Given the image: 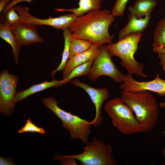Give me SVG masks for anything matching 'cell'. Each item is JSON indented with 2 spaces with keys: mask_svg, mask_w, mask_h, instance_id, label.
Segmentation results:
<instances>
[{
  "mask_svg": "<svg viewBox=\"0 0 165 165\" xmlns=\"http://www.w3.org/2000/svg\"><path fill=\"white\" fill-rule=\"evenodd\" d=\"M114 17L108 9L91 10L77 17L68 29L71 37L87 40L102 46L112 43L113 37L108 30Z\"/></svg>",
  "mask_w": 165,
  "mask_h": 165,
  "instance_id": "obj_1",
  "label": "cell"
},
{
  "mask_svg": "<svg viewBox=\"0 0 165 165\" xmlns=\"http://www.w3.org/2000/svg\"><path fill=\"white\" fill-rule=\"evenodd\" d=\"M120 99L135 115L141 133L153 130L158 120L159 111L154 96L148 90L130 92L122 90Z\"/></svg>",
  "mask_w": 165,
  "mask_h": 165,
  "instance_id": "obj_2",
  "label": "cell"
},
{
  "mask_svg": "<svg viewBox=\"0 0 165 165\" xmlns=\"http://www.w3.org/2000/svg\"><path fill=\"white\" fill-rule=\"evenodd\" d=\"M142 35L140 33L131 34L116 43L106 46L112 57L116 56L120 58L121 65L128 73L145 78L148 76L143 72L144 65L137 61L134 57Z\"/></svg>",
  "mask_w": 165,
  "mask_h": 165,
  "instance_id": "obj_3",
  "label": "cell"
},
{
  "mask_svg": "<svg viewBox=\"0 0 165 165\" xmlns=\"http://www.w3.org/2000/svg\"><path fill=\"white\" fill-rule=\"evenodd\" d=\"M42 102L47 108L52 111L61 121V125L70 133L71 139H78L86 144L91 133L90 125L86 120L60 108L58 102L53 97L43 98Z\"/></svg>",
  "mask_w": 165,
  "mask_h": 165,
  "instance_id": "obj_4",
  "label": "cell"
},
{
  "mask_svg": "<svg viewBox=\"0 0 165 165\" xmlns=\"http://www.w3.org/2000/svg\"><path fill=\"white\" fill-rule=\"evenodd\" d=\"M80 154L67 155H61L53 156L54 160L73 158L78 160L82 165H116L117 161L113 157L111 146L105 145L103 141L94 138L87 142Z\"/></svg>",
  "mask_w": 165,
  "mask_h": 165,
  "instance_id": "obj_5",
  "label": "cell"
},
{
  "mask_svg": "<svg viewBox=\"0 0 165 165\" xmlns=\"http://www.w3.org/2000/svg\"><path fill=\"white\" fill-rule=\"evenodd\" d=\"M104 109L114 126L123 134L130 135L141 133L133 112L120 98L115 97L108 100Z\"/></svg>",
  "mask_w": 165,
  "mask_h": 165,
  "instance_id": "obj_6",
  "label": "cell"
},
{
  "mask_svg": "<svg viewBox=\"0 0 165 165\" xmlns=\"http://www.w3.org/2000/svg\"><path fill=\"white\" fill-rule=\"evenodd\" d=\"M112 57L106 45L102 46L94 61L88 75L89 79L95 81L99 77L105 75L110 77L116 83H123L125 75L118 69L112 61Z\"/></svg>",
  "mask_w": 165,
  "mask_h": 165,
  "instance_id": "obj_7",
  "label": "cell"
},
{
  "mask_svg": "<svg viewBox=\"0 0 165 165\" xmlns=\"http://www.w3.org/2000/svg\"><path fill=\"white\" fill-rule=\"evenodd\" d=\"M5 69L0 73V112L9 116L13 111L16 102L15 95L18 76Z\"/></svg>",
  "mask_w": 165,
  "mask_h": 165,
  "instance_id": "obj_8",
  "label": "cell"
},
{
  "mask_svg": "<svg viewBox=\"0 0 165 165\" xmlns=\"http://www.w3.org/2000/svg\"><path fill=\"white\" fill-rule=\"evenodd\" d=\"M16 10L20 16L19 21L22 23L39 25L49 26L58 29L68 28L77 18L73 13L64 14L60 16L46 19L37 18L31 15L29 8L24 6H16Z\"/></svg>",
  "mask_w": 165,
  "mask_h": 165,
  "instance_id": "obj_9",
  "label": "cell"
},
{
  "mask_svg": "<svg viewBox=\"0 0 165 165\" xmlns=\"http://www.w3.org/2000/svg\"><path fill=\"white\" fill-rule=\"evenodd\" d=\"M157 73L156 78L149 81L138 82L128 73L125 75L123 82L119 86L121 90L130 92L148 90L157 93L160 97L165 95V80L160 78Z\"/></svg>",
  "mask_w": 165,
  "mask_h": 165,
  "instance_id": "obj_10",
  "label": "cell"
},
{
  "mask_svg": "<svg viewBox=\"0 0 165 165\" xmlns=\"http://www.w3.org/2000/svg\"><path fill=\"white\" fill-rule=\"evenodd\" d=\"M70 82L73 85L83 89L89 96L95 106L96 115L94 119L89 123L90 125H93L94 127H97L102 122L101 108L104 102L109 97L108 90L105 87L94 88L77 79L72 80Z\"/></svg>",
  "mask_w": 165,
  "mask_h": 165,
  "instance_id": "obj_11",
  "label": "cell"
},
{
  "mask_svg": "<svg viewBox=\"0 0 165 165\" xmlns=\"http://www.w3.org/2000/svg\"><path fill=\"white\" fill-rule=\"evenodd\" d=\"M14 36L19 45H31L44 41L38 33L36 26L20 22L10 25Z\"/></svg>",
  "mask_w": 165,
  "mask_h": 165,
  "instance_id": "obj_12",
  "label": "cell"
},
{
  "mask_svg": "<svg viewBox=\"0 0 165 165\" xmlns=\"http://www.w3.org/2000/svg\"><path fill=\"white\" fill-rule=\"evenodd\" d=\"M101 47L93 44L86 51L69 58L62 70L63 79L68 76L76 67L88 61H94L98 55Z\"/></svg>",
  "mask_w": 165,
  "mask_h": 165,
  "instance_id": "obj_13",
  "label": "cell"
},
{
  "mask_svg": "<svg viewBox=\"0 0 165 165\" xmlns=\"http://www.w3.org/2000/svg\"><path fill=\"white\" fill-rule=\"evenodd\" d=\"M150 17L151 14H148L145 16L144 18H138L130 13L128 16L127 24L119 32V40L131 34L142 33L147 28Z\"/></svg>",
  "mask_w": 165,
  "mask_h": 165,
  "instance_id": "obj_14",
  "label": "cell"
},
{
  "mask_svg": "<svg viewBox=\"0 0 165 165\" xmlns=\"http://www.w3.org/2000/svg\"><path fill=\"white\" fill-rule=\"evenodd\" d=\"M103 0H80L79 7L70 9L56 8L54 10L58 12H69L77 17L84 15L90 11L101 9V3Z\"/></svg>",
  "mask_w": 165,
  "mask_h": 165,
  "instance_id": "obj_15",
  "label": "cell"
},
{
  "mask_svg": "<svg viewBox=\"0 0 165 165\" xmlns=\"http://www.w3.org/2000/svg\"><path fill=\"white\" fill-rule=\"evenodd\" d=\"M0 37L12 47L15 63L17 64L21 46L16 41L9 25L4 22L0 23Z\"/></svg>",
  "mask_w": 165,
  "mask_h": 165,
  "instance_id": "obj_16",
  "label": "cell"
},
{
  "mask_svg": "<svg viewBox=\"0 0 165 165\" xmlns=\"http://www.w3.org/2000/svg\"><path fill=\"white\" fill-rule=\"evenodd\" d=\"M156 0H137L133 6L128 7L130 13L138 18L151 14V13L157 4Z\"/></svg>",
  "mask_w": 165,
  "mask_h": 165,
  "instance_id": "obj_17",
  "label": "cell"
},
{
  "mask_svg": "<svg viewBox=\"0 0 165 165\" xmlns=\"http://www.w3.org/2000/svg\"><path fill=\"white\" fill-rule=\"evenodd\" d=\"M60 80L53 79L48 82L45 81L42 83L32 85L28 89L20 92L16 91L15 98L16 102L26 99L28 97L35 93L46 89L56 87L60 82Z\"/></svg>",
  "mask_w": 165,
  "mask_h": 165,
  "instance_id": "obj_18",
  "label": "cell"
},
{
  "mask_svg": "<svg viewBox=\"0 0 165 165\" xmlns=\"http://www.w3.org/2000/svg\"><path fill=\"white\" fill-rule=\"evenodd\" d=\"M94 61L91 60L88 61L75 68L68 76L60 80V83L56 86V87L66 84L76 77L88 75L90 73Z\"/></svg>",
  "mask_w": 165,
  "mask_h": 165,
  "instance_id": "obj_19",
  "label": "cell"
},
{
  "mask_svg": "<svg viewBox=\"0 0 165 165\" xmlns=\"http://www.w3.org/2000/svg\"><path fill=\"white\" fill-rule=\"evenodd\" d=\"M93 44L84 39L73 38L71 36L69 41V58L89 49Z\"/></svg>",
  "mask_w": 165,
  "mask_h": 165,
  "instance_id": "obj_20",
  "label": "cell"
},
{
  "mask_svg": "<svg viewBox=\"0 0 165 165\" xmlns=\"http://www.w3.org/2000/svg\"><path fill=\"white\" fill-rule=\"evenodd\" d=\"M153 48H165V18L160 20L157 24L153 32Z\"/></svg>",
  "mask_w": 165,
  "mask_h": 165,
  "instance_id": "obj_21",
  "label": "cell"
},
{
  "mask_svg": "<svg viewBox=\"0 0 165 165\" xmlns=\"http://www.w3.org/2000/svg\"><path fill=\"white\" fill-rule=\"evenodd\" d=\"M63 32L64 38V47L62 54V59L61 63L57 68L52 71L51 76L53 77L56 73L62 70L68 60L69 56V41L71 33L68 28L63 30Z\"/></svg>",
  "mask_w": 165,
  "mask_h": 165,
  "instance_id": "obj_22",
  "label": "cell"
},
{
  "mask_svg": "<svg viewBox=\"0 0 165 165\" xmlns=\"http://www.w3.org/2000/svg\"><path fill=\"white\" fill-rule=\"evenodd\" d=\"M14 6L8 10L4 14L1 16L3 22L10 25L17 24L19 22L20 16L16 10Z\"/></svg>",
  "mask_w": 165,
  "mask_h": 165,
  "instance_id": "obj_23",
  "label": "cell"
},
{
  "mask_svg": "<svg viewBox=\"0 0 165 165\" xmlns=\"http://www.w3.org/2000/svg\"><path fill=\"white\" fill-rule=\"evenodd\" d=\"M24 132H36L41 135L45 134V131L43 128L36 126L29 119H28L26 120L24 126L18 131V133L19 134H22Z\"/></svg>",
  "mask_w": 165,
  "mask_h": 165,
  "instance_id": "obj_24",
  "label": "cell"
},
{
  "mask_svg": "<svg viewBox=\"0 0 165 165\" xmlns=\"http://www.w3.org/2000/svg\"><path fill=\"white\" fill-rule=\"evenodd\" d=\"M129 0H117L115 2L111 11L114 16H122L126 9V5Z\"/></svg>",
  "mask_w": 165,
  "mask_h": 165,
  "instance_id": "obj_25",
  "label": "cell"
},
{
  "mask_svg": "<svg viewBox=\"0 0 165 165\" xmlns=\"http://www.w3.org/2000/svg\"><path fill=\"white\" fill-rule=\"evenodd\" d=\"M34 0H11L10 2L6 6L5 8L4 9L1 16H2L8 10L15 6L16 5L21 2H27L28 3H31Z\"/></svg>",
  "mask_w": 165,
  "mask_h": 165,
  "instance_id": "obj_26",
  "label": "cell"
},
{
  "mask_svg": "<svg viewBox=\"0 0 165 165\" xmlns=\"http://www.w3.org/2000/svg\"><path fill=\"white\" fill-rule=\"evenodd\" d=\"M75 159L73 158H68L60 160V162L63 165H77Z\"/></svg>",
  "mask_w": 165,
  "mask_h": 165,
  "instance_id": "obj_27",
  "label": "cell"
},
{
  "mask_svg": "<svg viewBox=\"0 0 165 165\" xmlns=\"http://www.w3.org/2000/svg\"><path fill=\"white\" fill-rule=\"evenodd\" d=\"M0 165H15L11 159L4 158L1 156L0 157Z\"/></svg>",
  "mask_w": 165,
  "mask_h": 165,
  "instance_id": "obj_28",
  "label": "cell"
},
{
  "mask_svg": "<svg viewBox=\"0 0 165 165\" xmlns=\"http://www.w3.org/2000/svg\"><path fill=\"white\" fill-rule=\"evenodd\" d=\"M158 56L160 60V64L162 65L163 69L165 72V53L159 52Z\"/></svg>",
  "mask_w": 165,
  "mask_h": 165,
  "instance_id": "obj_29",
  "label": "cell"
},
{
  "mask_svg": "<svg viewBox=\"0 0 165 165\" xmlns=\"http://www.w3.org/2000/svg\"><path fill=\"white\" fill-rule=\"evenodd\" d=\"M11 0H0V13L1 14L7 4Z\"/></svg>",
  "mask_w": 165,
  "mask_h": 165,
  "instance_id": "obj_30",
  "label": "cell"
},
{
  "mask_svg": "<svg viewBox=\"0 0 165 165\" xmlns=\"http://www.w3.org/2000/svg\"><path fill=\"white\" fill-rule=\"evenodd\" d=\"M153 51L156 53L163 52L165 53V48H153Z\"/></svg>",
  "mask_w": 165,
  "mask_h": 165,
  "instance_id": "obj_31",
  "label": "cell"
},
{
  "mask_svg": "<svg viewBox=\"0 0 165 165\" xmlns=\"http://www.w3.org/2000/svg\"><path fill=\"white\" fill-rule=\"evenodd\" d=\"M160 105L161 108H165V102L160 103Z\"/></svg>",
  "mask_w": 165,
  "mask_h": 165,
  "instance_id": "obj_32",
  "label": "cell"
},
{
  "mask_svg": "<svg viewBox=\"0 0 165 165\" xmlns=\"http://www.w3.org/2000/svg\"><path fill=\"white\" fill-rule=\"evenodd\" d=\"M162 152L164 157L165 158V148H163L162 149Z\"/></svg>",
  "mask_w": 165,
  "mask_h": 165,
  "instance_id": "obj_33",
  "label": "cell"
}]
</instances>
